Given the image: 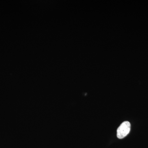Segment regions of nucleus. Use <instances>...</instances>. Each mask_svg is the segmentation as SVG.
<instances>
[{"label": "nucleus", "instance_id": "f257e3e1", "mask_svg": "<svg viewBox=\"0 0 148 148\" xmlns=\"http://www.w3.org/2000/svg\"><path fill=\"white\" fill-rule=\"evenodd\" d=\"M131 127L130 123L127 121L123 122L117 130V137L119 139L124 138L130 132Z\"/></svg>", "mask_w": 148, "mask_h": 148}]
</instances>
